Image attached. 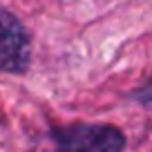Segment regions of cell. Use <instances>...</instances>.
Instances as JSON below:
<instances>
[{
	"label": "cell",
	"instance_id": "cell-3",
	"mask_svg": "<svg viewBox=\"0 0 152 152\" xmlns=\"http://www.w3.org/2000/svg\"><path fill=\"white\" fill-rule=\"evenodd\" d=\"M125 96H128L130 101H134V103L143 105V107H152V76L148 78L145 83H143V85L130 90Z\"/></svg>",
	"mask_w": 152,
	"mask_h": 152
},
{
	"label": "cell",
	"instance_id": "cell-2",
	"mask_svg": "<svg viewBox=\"0 0 152 152\" xmlns=\"http://www.w3.org/2000/svg\"><path fill=\"white\" fill-rule=\"evenodd\" d=\"M31 67V36L23 20L0 7V74L25 76Z\"/></svg>",
	"mask_w": 152,
	"mask_h": 152
},
{
	"label": "cell",
	"instance_id": "cell-1",
	"mask_svg": "<svg viewBox=\"0 0 152 152\" xmlns=\"http://www.w3.org/2000/svg\"><path fill=\"white\" fill-rule=\"evenodd\" d=\"M54 152H123L128 145L125 132L114 123L74 121L49 130Z\"/></svg>",
	"mask_w": 152,
	"mask_h": 152
}]
</instances>
